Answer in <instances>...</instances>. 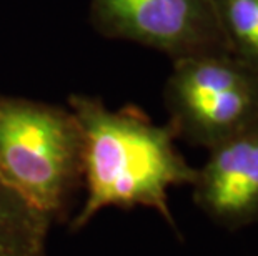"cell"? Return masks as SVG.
Listing matches in <instances>:
<instances>
[{
	"mask_svg": "<svg viewBox=\"0 0 258 256\" xmlns=\"http://www.w3.org/2000/svg\"><path fill=\"white\" fill-rule=\"evenodd\" d=\"M228 50L258 72V0H212Z\"/></svg>",
	"mask_w": 258,
	"mask_h": 256,
	"instance_id": "7",
	"label": "cell"
},
{
	"mask_svg": "<svg viewBox=\"0 0 258 256\" xmlns=\"http://www.w3.org/2000/svg\"><path fill=\"white\" fill-rule=\"evenodd\" d=\"M69 108L82 135V187L85 200L70 218L79 233L105 208L155 210L175 226L168 190L194 183L190 166L175 146L168 125H157L134 105L110 110L97 97L75 94Z\"/></svg>",
	"mask_w": 258,
	"mask_h": 256,
	"instance_id": "1",
	"label": "cell"
},
{
	"mask_svg": "<svg viewBox=\"0 0 258 256\" xmlns=\"http://www.w3.org/2000/svg\"><path fill=\"white\" fill-rule=\"evenodd\" d=\"M53 223L0 180V256H52Z\"/></svg>",
	"mask_w": 258,
	"mask_h": 256,
	"instance_id": "6",
	"label": "cell"
},
{
	"mask_svg": "<svg viewBox=\"0 0 258 256\" xmlns=\"http://www.w3.org/2000/svg\"><path fill=\"white\" fill-rule=\"evenodd\" d=\"M90 24L107 39L140 43L172 60L230 52L212 0H92Z\"/></svg>",
	"mask_w": 258,
	"mask_h": 256,
	"instance_id": "4",
	"label": "cell"
},
{
	"mask_svg": "<svg viewBox=\"0 0 258 256\" xmlns=\"http://www.w3.org/2000/svg\"><path fill=\"white\" fill-rule=\"evenodd\" d=\"M195 205L212 221L237 230L258 218V123L208 150L191 183Z\"/></svg>",
	"mask_w": 258,
	"mask_h": 256,
	"instance_id": "5",
	"label": "cell"
},
{
	"mask_svg": "<svg viewBox=\"0 0 258 256\" xmlns=\"http://www.w3.org/2000/svg\"><path fill=\"white\" fill-rule=\"evenodd\" d=\"M0 180L53 225L82 185V135L70 108L0 95Z\"/></svg>",
	"mask_w": 258,
	"mask_h": 256,
	"instance_id": "2",
	"label": "cell"
},
{
	"mask_svg": "<svg viewBox=\"0 0 258 256\" xmlns=\"http://www.w3.org/2000/svg\"><path fill=\"white\" fill-rule=\"evenodd\" d=\"M163 102L175 138L210 150L258 123V72L232 52L173 60Z\"/></svg>",
	"mask_w": 258,
	"mask_h": 256,
	"instance_id": "3",
	"label": "cell"
}]
</instances>
